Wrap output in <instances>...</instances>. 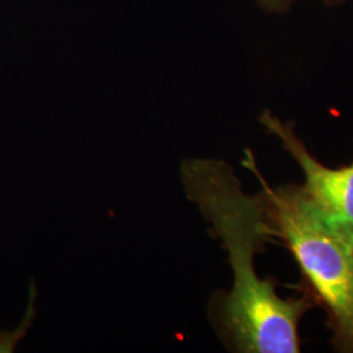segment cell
<instances>
[{
  "mask_svg": "<svg viewBox=\"0 0 353 353\" xmlns=\"http://www.w3.org/2000/svg\"><path fill=\"white\" fill-rule=\"evenodd\" d=\"M181 179L221 241L233 272L232 290L210 303L220 341L233 352H300V322L316 303L306 290L301 297H280L272 280L259 278L255 270L256 254L276 241L262 191L246 194L232 166L214 159L185 160Z\"/></svg>",
  "mask_w": 353,
  "mask_h": 353,
  "instance_id": "obj_1",
  "label": "cell"
},
{
  "mask_svg": "<svg viewBox=\"0 0 353 353\" xmlns=\"http://www.w3.org/2000/svg\"><path fill=\"white\" fill-rule=\"evenodd\" d=\"M261 185L276 241L292 252L306 292L325 309L332 345L353 353V241L328 223L301 185L270 188L263 178Z\"/></svg>",
  "mask_w": 353,
  "mask_h": 353,
  "instance_id": "obj_2",
  "label": "cell"
},
{
  "mask_svg": "<svg viewBox=\"0 0 353 353\" xmlns=\"http://www.w3.org/2000/svg\"><path fill=\"white\" fill-rule=\"evenodd\" d=\"M258 121L300 166L305 176L301 188L321 214L353 241V163L341 168L319 163L296 132L294 123L281 121L271 110H263Z\"/></svg>",
  "mask_w": 353,
  "mask_h": 353,
  "instance_id": "obj_3",
  "label": "cell"
},
{
  "mask_svg": "<svg viewBox=\"0 0 353 353\" xmlns=\"http://www.w3.org/2000/svg\"><path fill=\"white\" fill-rule=\"evenodd\" d=\"M296 0H256L259 8L270 14H283L288 12ZM328 7L343 4L345 0H322Z\"/></svg>",
  "mask_w": 353,
  "mask_h": 353,
  "instance_id": "obj_4",
  "label": "cell"
}]
</instances>
